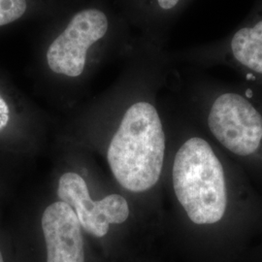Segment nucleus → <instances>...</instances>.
<instances>
[{"instance_id": "obj_2", "label": "nucleus", "mask_w": 262, "mask_h": 262, "mask_svg": "<svg viewBox=\"0 0 262 262\" xmlns=\"http://www.w3.org/2000/svg\"><path fill=\"white\" fill-rule=\"evenodd\" d=\"M201 129L262 192V90L206 80L196 93Z\"/></svg>"}, {"instance_id": "obj_4", "label": "nucleus", "mask_w": 262, "mask_h": 262, "mask_svg": "<svg viewBox=\"0 0 262 262\" xmlns=\"http://www.w3.org/2000/svg\"><path fill=\"white\" fill-rule=\"evenodd\" d=\"M187 56L206 67H230L246 83L262 90V0L229 35L194 48Z\"/></svg>"}, {"instance_id": "obj_10", "label": "nucleus", "mask_w": 262, "mask_h": 262, "mask_svg": "<svg viewBox=\"0 0 262 262\" xmlns=\"http://www.w3.org/2000/svg\"><path fill=\"white\" fill-rule=\"evenodd\" d=\"M0 262H5L4 261V256H3V253L1 252V250H0Z\"/></svg>"}, {"instance_id": "obj_7", "label": "nucleus", "mask_w": 262, "mask_h": 262, "mask_svg": "<svg viewBox=\"0 0 262 262\" xmlns=\"http://www.w3.org/2000/svg\"><path fill=\"white\" fill-rule=\"evenodd\" d=\"M82 226L74 210L62 201L46 208L42 229L47 246V262H84Z\"/></svg>"}, {"instance_id": "obj_5", "label": "nucleus", "mask_w": 262, "mask_h": 262, "mask_svg": "<svg viewBox=\"0 0 262 262\" xmlns=\"http://www.w3.org/2000/svg\"><path fill=\"white\" fill-rule=\"evenodd\" d=\"M108 28L109 20L101 10L86 8L76 13L48 48L49 68L59 75H81L90 49L106 35Z\"/></svg>"}, {"instance_id": "obj_3", "label": "nucleus", "mask_w": 262, "mask_h": 262, "mask_svg": "<svg viewBox=\"0 0 262 262\" xmlns=\"http://www.w3.org/2000/svg\"><path fill=\"white\" fill-rule=\"evenodd\" d=\"M166 149V134L157 107L141 100L124 113L109 145L107 159L123 188L144 193L159 184Z\"/></svg>"}, {"instance_id": "obj_8", "label": "nucleus", "mask_w": 262, "mask_h": 262, "mask_svg": "<svg viewBox=\"0 0 262 262\" xmlns=\"http://www.w3.org/2000/svg\"><path fill=\"white\" fill-rule=\"evenodd\" d=\"M27 9V0H0V27L21 18Z\"/></svg>"}, {"instance_id": "obj_6", "label": "nucleus", "mask_w": 262, "mask_h": 262, "mask_svg": "<svg viewBox=\"0 0 262 262\" xmlns=\"http://www.w3.org/2000/svg\"><path fill=\"white\" fill-rule=\"evenodd\" d=\"M57 195L74 210L84 230L97 238L108 233L110 225H121L129 216V206L124 197L111 194L94 201L90 196L85 181L74 172L60 177Z\"/></svg>"}, {"instance_id": "obj_9", "label": "nucleus", "mask_w": 262, "mask_h": 262, "mask_svg": "<svg viewBox=\"0 0 262 262\" xmlns=\"http://www.w3.org/2000/svg\"><path fill=\"white\" fill-rule=\"evenodd\" d=\"M10 108L5 99L0 94V131L3 130L9 123Z\"/></svg>"}, {"instance_id": "obj_1", "label": "nucleus", "mask_w": 262, "mask_h": 262, "mask_svg": "<svg viewBox=\"0 0 262 262\" xmlns=\"http://www.w3.org/2000/svg\"><path fill=\"white\" fill-rule=\"evenodd\" d=\"M171 183L186 220L206 233L262 225L261 191L202 129L176 150Z\"/></svg>"}]
</instances>
